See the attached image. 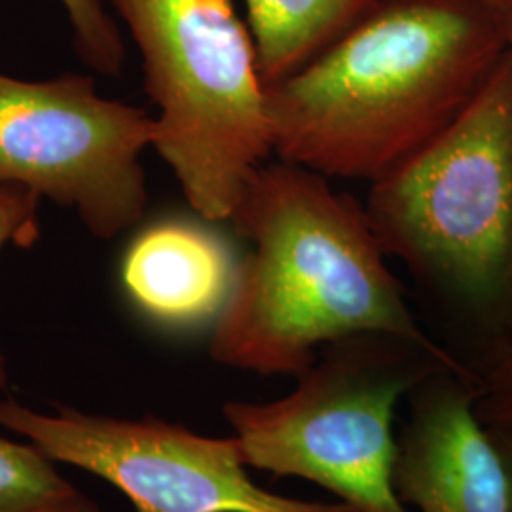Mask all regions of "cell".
Segmentation results:
<instances>
[{"instance_id":"9","label":"cell","mask_w":512,"mask_h":512,"mask_svg":"<svg viewBox=\"0 0 512 512\" xmlns=\"http://www.w3.org/2000/svg\"><path fill=\"white\" fill-rule=\"evenodd\" d=\"M209 220L162 219L129 243L122 285L147 321L171 332L217 325L236 279L232 241Z\"/></svg>"},{"instance_id":"6","label":"cell","mask_w":512,"mask_h":512,"mask_svg":"<svg viewBox=\"0 0 512 512\" xmlns=\"http://www.w3.org/2000/svg\"><path fill=\"white\" fill-rule=\"evenodd\" d=\"M152 143L147 110L101 97L90 76L0 74V183L71 207L95 238H114L143 217L141 156Z\"/></svg>"},{"instance_id":"5","label":"cell","mask_w":512,"mask_h":512,"mask_svg":"<svg viewBox=\"0 0 512 512\" xmlns=\"http://www.w3.org/2000/svg\"><path fill=\"white\" fill-rule=\"evenodd\" d=\"M440 368H467L389 334L332 342L272 403L224 404L247 467L298 476L355 512H410L393 488L397 404Z\"/></svg>"},{"instance_id":"16","label":"cell","mask_w":512,"mask_h":512,"mask_svg":"<svg viewBox=\"0 0 512 512\" xmlns=\"http://www.w3.org/2000/svg\"><path fill=\"white\" fill-rule=\"evenodd\" d=\"M486 4H490L495 10H499L503 16L512 14V0H482Z\"/></svg>"},{"instance_id":"1","label":"cell","mask_w":512,"mask_h":512,"mask_svg":"<svg viewBox=\"0 0 512 512\" xmlns=\"http://www.w3.org/2000/svg\"><path fill=\"white\" fill-rule=\"evenodd\" d=\"M505 52V16L482 0H378L266 88L274 156L374 183L448 128Z\"/></svg>"},{"instance_id":"17","label":"cell","mask_w":512,"mask_h":512,"mask_svg":"<svg viewBox=\"0 0 512 512\" xmlns=\"http://www.w3.org/2000/svg\"><path fill=\"white\" fill-rule=\"evenodd\" d=\"M505 37H507V48L512 52V14L505 16Z\"/></svg>"},{"instance_id":"11","label":"cell","mask_w":512,"mask_h":512,"mask_svg":"<svg viewBox=\"0 0 512 512\" xmlns=\"http://www.w3.org/2000/svg\"><path fill=\"white\" fill-rule=\"evenodd\" d=\"M0 512H101L37 444L0 439Z\"/></svg>"},{"instance_id":"12","label":"cell","mask_w":512,"mask_h":512,"mask_svg":"<svg viewBox=\"0 0 512 512\" xmlns=\"http://www.w3.org/2000/svg\"><path fill=\"white\" fill-rule=\"evenodd\" d=\"M73 31L74 50L93 71L118 76L126 63V44L110 0H61Z\"/></svg>"},{"instance_id":"4","label":"cell","mask_w":512,"mask_h":512,"mask_svg":"<svg viewBox=\"0 0 512 512\" xmlns=\"http://www.w3.org/2000/svg\"><path fill=\"white\" fill-rule=\"evenodd\" d=\"M158 109L154 143L198 217L230 220L274 158L266 86L234 0H110Z\"/></svg>"},{"instance_id":"15","label":"cell","mask_w":512,"mask_h":512,"mask_svg":"<svg viewBox=\"0 0 512 512\" xmlns=\"http://www.w3.org/2000/svg\"><path fill=\"white\" fill-rule=\"evenodd\" d=\"M499 448V454L505 463V471L509 478V512H512V431H494L488 429Z\"/></svg>"},{"instance_id":"8","label":"cell","mask_w":512,"mask_h":512,"mask_svg":"<svg viewBox=\"0 0 512 512\" xmlns=\"http://www.w3.org/2000/svg\"><path fill=\"white\" fill-rule=\"evenodd\" d=\"M393 488L420 512H509V478L476 414L478 376L440 368L408 393Z\"/></svg>"},{"instance_id":"2","label":"cell","mask_w":512,"mask_h":512,"mask_svg":"<svg viewBox=\"0 0 512 512\" xmlns=\"http://www.w3.org/2000/svg\"><path fill=\"white\" fill-rule=\"evenodd\" d=\"M230 222L249 243L209 355L262 376H298L319 349L359 334H389L450 353L425 330L387 268L365 207L329 179L266 162Z\"/></svg>"},{"instance_id":"3","label":"cell","mask_w":512,"mask_h":512,"mask_svg":"<svg viewBox=\"0 0 512 512\" xmlns=\"http://www.w3.org/2000/svg\"><path fill=\"white\" fill-rule=\"evenodd\" d=\"M366 219L423 293L512 338V52L429 145L370 183Z\"/></svg>"},{"instance_id":"14","label":"cell","mask_w":512,"mask_h":512,"mask_svg":"<svg viewBox=\"0 0 512 512\" xmlns=\"http://www.w3.org/2000/svg\"><path fill=\"white\" fill-rule=\"evenodd\" d=\"M476 414L488 429L512 431V338L497 348L486 376H478Z\"/></svg>"},{"instance_id":"10","label":"cell","mask_w":512,"mask_h":512,"mask_svg":"<svg viewBox=\"0 0 512 512\" xmlns=\"http://www.w3.org/2000/svg\"><path fill=\"white\" fill-rule=\"evenodd\" d=\"M378 0H245L258 71L272 86L344 37Z\"/></svg>"},{"instance_id":"13","label":"cell","mask_w":512,"mask_h":512,"mask_svg":"<svg viewBox=\"0 0 512 512\" xmlns=\"http://www.w3.org/2000/svg\"><path fill=\"white\" fill-rule=\"evenodd\" d=\"M38 196L16 184L0 183V251L6 245L31 247L38 238ZM8 385L6 359L0 351V389Z\"/></svg>"},{"instance_id":"7","label":"cell","mask_w":512,"mask_h":512,"mask_svg":"<svg viewBox=\"0 0 512 512\" xmlns=\"http://www.w3.org/2000/svg\"><path fill=\"white\" fill-rule=\"evenodd\" d=\"M0 425L54 461L105 478L135 512H355L272 494L247 475L236 437L211 439L152 416L112 420L71 408L46 416L0 401Z\"/></svg>"}]
</instances>
